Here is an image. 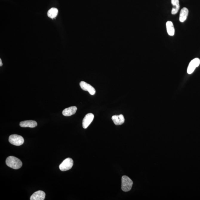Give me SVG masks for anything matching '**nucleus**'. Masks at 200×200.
Instances as JSON below:
<instances>
[{
    "label": "nucleus",
    "mask_w": 200,
    "mask_h": 200,
    "mask_svg": "<svg viewBox=\"0 0 200 200\" xmlns=\"http://www.w3.org/2000/svg\"><path fill=\"white\" fill-rule=\"evenodd\" d=\"M2 66V61H1V59H0V66L1 67V66Z\"/></svg>",
    "instance_id": "16"
},
{
    "label": "nucleus",
    "mask_w": 200,
    "mask_h": 200,
    "mask_svg": "<svg viewBox=\"0 0 200 200\" xmlns=\"http://www.w3.org/2000/svg\"><path fill=\"white\" fill-rule=\"evenodd\" d=\"M200 61L199 58H196L192 60L189 64L187 72L189 74L192 73L195 69L199 65Z\"/></svg>",
    "instance_id": "5"
},
{
    "label": "nucleus",
    "mask_w": 200,
    "mask_h": 200,
    "mask_svg": "<svg viewBox=\"0 0 200 200\" xmlns=\"http://www.w3.org/2000/svg\"><path fill=\"white\" fill-rule=\"evenodd\" d=\"M9 141L11 144L14 145L19 146L24 144V140L22 136L18 135L13 134L10 135L9 137Z\"/></svg>",
    "instance_id": "3"
},
{
    "label": "nucleus",
    "mask_w": 200,
    "mask_h": 200,
    "mask_svg": "<svg viewBox=\"0 0 200 200\" xmlns=\"http://www.w3.org/2000/svg\"><path fill=\"white\" fill-rule=\"evenodd\" d=\"M58 13V10L57 9L53 7V8H51L50 10H49L48 12H47V15L49 17H50L52 19H53L55 17H56L57 16Z\"/></svg>",
    "instance_id": "15"
},
{
    "label": "nucleus",
    "mask_w": 200,
    "mask_h": 200,
    "mask_svg": "<svg viewBox=\"0 0 200 200\" xmlns=\"http://www.w3.org/2000/svg\"><path fill=\"white\" fill-rule=\"evenodd\" d=\"M80 86L82 90L88 91L90 95H94L96 93L95 89L90 84H87L85 81H81L80 83Z\"/></svg>",
    "instance_id": "6"
},
{
    "label": "nucleus",
    "mask_w": 200,
    "mask_h": 200,
    "mask_svg": "<svg viewBox=\"0 0 200 200\" xmlns=\"http://www.w3.org/2000/svg\"><path fill=\"white\" fill-rule=\"evenodd\" d=\"M73 164V160L71 158H67L64 159L59 166L60 170L66 171L72 168Z\"/></svg>",
    "instance_id": "4"
},
{
    "label": "nucleus",
    "mask_w": 200,
    "mask_h": 200,
    "mask_svg": "<svg viewBox=\"0 0 200 200\" xmlns=\"http://www.w3.org/2000/svg\"><path fill=\"white\" fill-rule=\"evenodd\" d=\"M6 164L8 167L14 170H18L22 166L21 160L13 156L8 157L6 159Z\"/></svg>",
    "instance_id": "1"
},
{
    "label": "nucleus",
    "mask_w": 200,
    "mask_h": 200,
    "mask_svg": "<svg viewBox=\"0 0 200 200\" xmlns=\"http://www.w3.org/2000/svg\"><path fill=\"white\" fill-rule=\"evenodd\" d=\"M189 10L188 9L185 7H184L180 12L179 16V21L181 22H184L187 19L188 16Z\"/></svg>",
    "instance_id": "12"
},
{
    "label": "nucleus",
    "mask_w": 200,
    "mask_h": 200,
    "mask_svg": "<svg viewBox=\"0 0 200 200\" xmlns=\"http://www.w3.org/2000/svg\"><path fill=\"white\" fill-rule=\"evenodd\" d=\"M77 108L76 107H71L64 109L63 111L62 114L64 116H70L76 113Z\"/></svg>",
    "instance_id": "11"
},
{
    "label": "nucleus",
    "mask_w": 200,
    "mask_h": 200,
    "mask_svg": "<svg viewBox=\"0 0 200 200\" xmlns=\"http://www.w3.org/2000/svg\"><path fill=\"white\" fill-rule=\"evenodd\" d=\"M166 27L167 33L171 36H173L175 34V28L173 23L171 21H167L166 23Z\"/></svg>",
    "instance_id": "13"
},
{
    "label": "nucleus",
    "mask_w": 200,
    "mask_h": 200,
    "mask_svg": "<svg viewBox=\"0 0 200 200\" xmlns=\"http://www.w3.org/2000/svg\"><path fill=\"white\" fill-rule=\"evenodd\" d=\"M46 194L42 190H38L34 192L30 196V200H44L45 199Z\"/></svg>",
    "instance_id": "8"
},
{
    "label": "nucleus",
    "mask_w": 200,
    "mask_h": 200,
    "mask_svg": "<svg viewBox=\"0 0 200 200\" xmlns=\"http://www.w3.org/2000/svg\"><path fill=\"white\" fill-rule=\"evenodd\" d=\"M133 184V181L128 176L124 175L121 178V189L124 192H128L131 190Z\"/></svg>",
    "instance_id": "2"
},
{
    "label": "nucleus",
    "mask_w": 200,
    "mask_h": 200,
    "mask_svg": "<svg viewBox=\"0 0 200 200\" xmlns=\"http://www.w3.org/2000/svg\"><path fill=\"white\" fill-rule=\"evenodd\" d=\"M171 4L173 6L172 10V15L176 14L180 8L179 0H171Z\"/></svg>",
    "instance_id": "14"
},
{
    "label": "nucleus",
    "mask_w": 200,
    "mask_h": 200,
    "mask_svg": "<svg viewBox=\"0 0 200 200\" xmlns=\"http://www.w3.org/2000/svg\"><path fill=\"white\" fill-rule=\"evenodd\" d=\"M112 119L113 120L115 124L116 125H121L124 124V116L121 114L119 115H114L112 116Z\"/></svg>",
    "instance_id": "10"
},
{
    "label": "nucleus",
    "mask_w": 200,
    "mask_h": 200,
    "mask_svg": "<svg viewBox=\"0 0 200 200\" xmlns=\"http://www.w3.org/2000/svg\"><path fill=\"white\" fill-rule=\"evenodd\" d=\"M37 123L36 121L29 120L21 121L20 123V127H30L33 128L37 126Z\"/></svg>",
    "instance_id": "9"
},
{
    "label": "nucleus",
    "mask_w": 200,
    "mask_h": 200,
    "mask_svg": "<svg viewBox=\"0 0 200 200\" xmlns=\"http://www.w3.org/2000/svg\"><path fill=\"white\" fill-rule=\"evenodd\" d=\"M94 116L93 114L89 113L87 114L83 119L82 126L83 128L87 129L93 120Z\"/></svg>",
    "instance_id": "7"
}]
</instances>
